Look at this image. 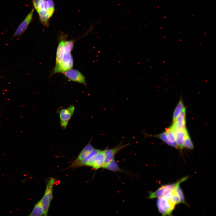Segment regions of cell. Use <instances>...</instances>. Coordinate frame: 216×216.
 Instances as JSON below:
<instances>
[{"instance_id": "obj_7", "label": "cell", "mask_w": 216, "mask_h": 216, "mask_svg": "<svg viewBox=\"0 0 216 216\" xmlns=\"http://www.w3.org/2000/svg\"><path fill=\"white\" fill-rule=\"evenodd\" d=\"M75 107L71 105L66 108L63 109L59 112L60 124L63 129H65L69 120L71 118L75 110Z\"/></svg>"}, {"instance_id": "obj_9", "label": "cell", "mask_w": 216, "mask_h": 216, "mask_svg": "<svg viewBox=\"0 0 216 216\" xmlns=\"http://www.w3.org/2000/svg\"><path fill=\"white\" fill-rule=\"evenodd\" d=\"M122 142L120 143L116 146L112 148L106 149L104 150L105 157L104 165L114 159L115 155L118 152L127 147L130 144L128 143L122 145L121 144Z\"/></svg>"}, {"instance_id": "obj_22", "label": "cell", "mask_w": 216, "mask_h": 216, "mask_svg": "<svg viewBox=\"0 0 216 216\" xmlns=\"http://www.w3.org/2000/svg\"><path fill=\"white\" fill-rule=\"evenodd\" d=\"M74 46V41L73 40L65 41L64 51L71 52Z\"/></svg>"}, {"instance_id": "obj_24", "label": "cell", "mask_w": 216, "mask_h": 216, "mask_svg": "<svg viewBox=\"0 0 216 216\" xmlns=\"http://www.w3.org/2000/svg\"><path fill=\"white\" fill-rule=\"evenodd\" d=\"M4 77V76H1V75H0V78H3Z\"/></svg>"}, {"instance_id": "obj_23", "label": "cell", "mask_w": 216, "mask_h": 216, "mask_svg": "<svg viewBox=\"0 0 216 216\" xmlns=\"http://www.w3.org/2000/svg\"><path fill=\"white\" fill-rule=\"evenodd\" d=\"M166 135L168 140L172 142H176L173 131L170 127L166 130Z\"/></svg>"}, {"instance_id": "obj_18", "label": "cell", "mask_w": 216, "mask_h": 216, "mask_svg": "<svg viewBox=\"0 0 216 216\" xmlns=\"http://www.w3.org/2000/svg\"><path fill=\"white\" fill-rule=\"evenodd\" d=\"M44 215V211L41 200L35 205L29 216H41Z\"/></svg>"}, {"instance_id": "obj_1", "label": "cell", "mask_w": 216, "mask_h": 216, "mask_svg": "<svg viewBox=\"0 0 216 216\" xmlns=\"http://www.w3.org/2000/svg\"><path fill=\"white\" fill-rule=\"evenodd\" d=\"M34 9L38 13L39 19L43 26L48 27L49 20L55 10L53 0H31Z\"/></svg>"}, {"instance_id": "obj_8", "label": "cell", "mask_w": 216, "mask_h": 216, "mask_svg": "<svg viewBox=\"0 0 216 216\" xmlns=\"http://www.w3.org/2000/svg\"><path fill=\"white\" fill-rule=\"evenodd\" d=\"M63 73L70 80L82 84L85 86L86 85L85 77L78 70L70 69Z\"/></svg>"}, {"instance_id": "obj_3", "label": "cell", "mask_w": 216, "mask_h": 216, "mask_svg": "<svg viewBox=\"0 0 216 216\" xmlns=\"http://www.w3.org/2000/svg\"><path fill=\"white\" fill-rule=\"evenodd\" d=\"M73 66V59L71 52L64 51L62 61L59 65L55 67L53 71V74L63 73L71 69Z\"/></svg>"}, {"instance_id": "obj_17", "label": "cell", "mask_w": 216, "mask_h": 216, "mask_svg": "<svg viewBox=\"0 0 216 216\" xmlns=\"http://www.w3.org/2000/svg\"><path fill=\"white\" fill-rule=\"evenodd\" d=\"M102 168L114 172L118 171L125 172V171L123 170L119 167L114 159L104 165Z\"/></svg>"}, {"instance_id": "obj_10", "label": "cell", "mask_w": 216, "mask_h": 216, "mask_svg": "<svg viewBox=\"0 0 216 216\" xmlns=\"http://www.w3.org/2000/svg\"><path fill=\"white\" fill-rule=\"evenodd\" d=\"M104 150L101 151L90 159L86 166H90L95 170L102 168L104 164Z\"/></svg>"}, {"instance_id": "obj_15", "label": "cell", "mask_w": 216, "mask_h": 216, "mask_svg": "<svg viewBox=\"0 0 216 216\" xmlns=\"http://www.w3.org/2000/svg\"><path fill=\"white\" fill-rule=\"evenodd\" d=\"M94 148L89 142L82 149L74 162H77L86 158L92 151Z\"/></svg>"}, {"instance_id": "obj_20", "label": "cell", "mask_w": 216, "mask_h": 216, "mask_svg": "<svg viewBox=\"0 0 216 216\" xmlns=\"http://www.w3.org/2000/svg\"><path fill=\"white\" fill-rule=\"evenodd\" d=\"M184 146L192 149L194 148V145L190 136L188 134L185 136L184 140Z\"/></svg>"}, {"instance_id": "obj_4", "label": "cell", "mask_w": 216, "mask_h": 216, "mask_svg": "<svg viewBox=\"0 0 216 216\" xmlns=\"http://www.w3.org/2000/svg\"><path fill=\"white\" fill-rule=\"evenodd\" d=\"M187 177H184L176 183L170 184L163 185L159 188L157 190L154 192H150L148 198L153 199L155 198H159L175 188L178 184L186 180Z\"/></svg>"}, {"instance_id": "obj_19", "label": "cell", "mask_w": 216, "mask_h": 216, "mask_svg": "<svg viewBox=\"0 0 216 216\" xmlns=\"http://www.w3.org/2000/svg\"><path fill=\"white\" fill-rule=\"evenodd\" d=\"M184 107L182 99H181L173 112L172 124L175 122Z\"/></svg>"}, {"instance_id": "obj_5", "label": "cell", "mask_w": 216, "mask_h": 216, "mask_svg": "<svg viewBox=\"0 0 216 216\" xmlns=\"http://www.w3.org/2000/svg\"><path fill=\"white\" fill-rule=\"evenodd\" d=\"M158 198L157 204L158 211L163 216L170 215L175 205L169 199L165 197Z\"/></svg>"}, {"instance_id": "obj_6", "label": "cell", "mask_w": 216, "mask_h": 216, "mask_svg": "<svg viewBox=\"0 0 216 216\" xmlns=\"http://www.w3.org/2000/svg\"><path fill=\"white\" fill-rule=\"evenodd\" d=\"M34 10V8H33L17 27L10 40L17 37L19 38L26 31L32 20Z\"/></svg>"}, {"instance_id": "obj_13", "label": "cell", "mask_w": 216, "mask_h": 216, "mask_svg": "<svg viewBox=\"0 0 216 216\" xmlns=\"http://www.w3.org/2000/svg\"><path fill=\"white\" fill-rule=\"evenodd\" d=\"M65 37L62 36L58 43L56 51L55 67L59 65L62 61L64 53Z\"/></svg>"}, {"instance_id": "obj_11", "label": "cell", "mask_w": 216, "mask_h": 216, "mask_svg": "<svg viewBox=\"0 0 216 216\" xmlns=\"http://www.w3.org/2000/svg\"><path fill=\"white\" fill-rule=\"evenodd\" d=\"M186 108L184 107L175 122L170 127L172 130L185 128Z\"/></svg>"}, {"instance_id": "obj_2", "label": "cell", "mask_w": 216, "mask_h": 216, "mask_svg": "<svg viewBox=\"0 0 216 216\" xmlns=\"http://www.w3.org/2000/svg\"><path fill=\"white\" fill-rule=\"evenodd\" d=\"M54 178H51L47 180L44 195L41 199L44 216L47 215L50 202L52 199L53 187L55 182Z\"/></svg>"}, {"instance_id": "obj_12", "label": "cell", "mask_w": 216, "mask_h": 216, "mask_svg": "<svg viewBox=\"0 0 216 216\" xmlns=\"http://www.w3.org/2000/svg\"><path fill=\"white\" fill-rule=\"evenodd\" d=\"M175 138V141L180 148L182 149L184 147V140L186 135L188 134L187 130L186 128L180 129L173 130Z\"/></svg>"}, {"instance_id": "obj_14", "label": "cell", "mask_w": 216, "mask_h": 216, "mask_svg": "<svg viewBox=\"0 0 216 216\" xmlns=\"http://www.w3.org/2000/svg\"><path fill=\"white\" fill-rule=\"evenodd\" d=\"M101 150L98 149H94L92 151L86 158L80 161L76 162H74L71 165V166L77 167L82 166H86L88 161L93 156L100 152Z\"/></svg>"}, {"instance_id": "obj_16", "label": "cell", "mask_w": 216, "mask_h": 216, "mask_svg": "<svg viewBox=\"0 0 216 216\" xmlns=\"http://www.w3.org/2000/svg\"><path fill=\"white\" fill-rule=\"evenodd\" d=\"M144 134L145 137L146 138L152 137L158 138L170 146L176 148L178 147L176 142H172L168 140L167 136L166 131L156 135H150L145 133H144Z\"/></svg>"}, {"instance_id": "obj_21", "label": "cell", "mask_w": 216, "mask_h": 216, "mask_svg": "<svg viewBox=\"0 0 216 216\" xmlns=\"http://www.w3.org/2000/svg\"><path fill=\"white\" fill-rule=\"evenodd\" d=\"M179 185H178L176 188V190L179 198L180 203H184V196L182 191L179 186Z\"/></svg>"}]
</instances>
